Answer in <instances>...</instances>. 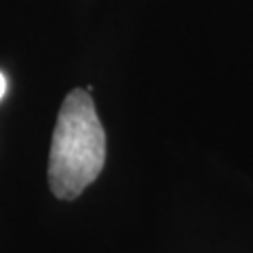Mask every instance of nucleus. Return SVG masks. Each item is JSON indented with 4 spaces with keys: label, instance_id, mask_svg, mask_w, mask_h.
<instances>
[{
    "label": "nucleus",
    "instance_id": "f03ea898",
    "mask_svg": "<svg viewBox=\"0 0 253 253\" xmlns=\"http://www.w3.org/2000/svg\"><path fill=\"white\" fill-rule=\"evenodd\" d=\"M4 91H6V78H4V74H2V72H0V99H2Z\"/></svg>",
    "mask_w": 253,
    "mask_h": 253
},
{
    "label": "nucleus",
    "instance_id": "f257e3e1",
    "mask_svg": "<svg viewBox=\"0 0 253 253\" xmlns=\"http://www.w3.org/2000/svg\"><path fill=\"white\" fill-rule=\"evenodd\" d=\"M106 163V133L86 89L66 95L49 152V188L61 201H72L93 184Z\"/></svg>",
    "mask_w": 253,
    "mask_h": 253
}]
</instances>
